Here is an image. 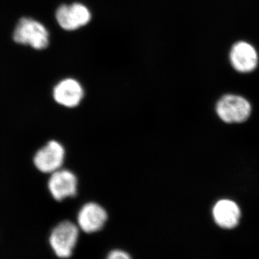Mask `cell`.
I'll return each mask as SVG.
<instances>
[{"mask_svg": "<svg viewBox=\"0 0 259 259\" xmlns=\"http://www.w3.org/2000/svg\"><path fill=\"white\" fill-rule=\"evenodd\" d=\"M56 18L59 25L66 30H74L86 25L91 20V13L80 3L63 5L58 8Z\"/></svg>", "mask_w": 259, "mask_h": 259, "instance_id": "cell-6", "label": "cell"}, {"mask_svg": "<svg viewBox=\"0 0 259 259\" xmlns=\"http://www.w3.org/2000/svg\"><path fill=\"white\" fill-rule=\"evenodd\" d=\"M13 39L18 44L41 50L49 46V34L41 23L33 19L23 18L15 27Z\"/></svg>", "mask_w": 259, "mask_h": 259, "instance_id": "cell-2", "label": "cell"}, {"mask_svg": "<svg viewBox=\"0 0 259 259\" xmlns=\"http://www.w3.org/2000/svg\"><path fill=\"white\" fill-rule=\"evenodd\" d=\"M64 158V146L57 141H51L35 153L34 163L39 171L52 174L60 169Z\"/></svg>", "mask_w": 259, "mask_h": 259, "instance_id": "cell-4", "label": "cell"}, {"mask_svg": "<svg viewBox=\"0 0 259 259\" xmlns=\"http://www.w3.org/2000/svg\"><path fill=\"white\" fill-rule=\"evenodd\" d=\"M216 111L221 120L228 123L244 122L251 112V106L245 98L238 95L223 96L216 107Z\"/></svg>", "mask_w": 259, "mask_h": 259, "instance_id": "cell-3", "label": "cell"}, {"mask_svg": "<svg viewBox=\"0 0 259 259\" xmlns=\"http://www.w3.org/2000/svg\"><path fill=\"white\" fill-rule=\"evenodd\" d=\"M105 259H133L128 253L120 249L112 250Z\"/></svg>", "mask_w": 259, "mask_h": 259, "instance_id": "cell-11", "label": "cell"}, {"mask_svg": "<svg viewBox=\"0 0 259 259\" xmlns=\"http://www.w3.org/2000/svg\"><path fill=\"white\" fill-rule=\"evenodd\" d=\"M53 94L58 104L72 108L79 105L83 98V90L76 80L66 79L56 85Z\"/></svg>", "mask_w": 259, "mask_h": 259, "instance_id": "cell-9", "label": "cell"}, {"mask_svg": "<svg viewBox=\"0 0 259 259\" xmlns=\"http://www.w3.org/2000/svg\"><path fill=\"white\" fill-rule=\"evenodd\" d=\"M213 218L218 226L224 229H233L241 219V209L238 204L229 199L218 201L213 207Z\"/></svg>", "mask_w": 259, "mask_h": 259, "instance_id": "cell-10", "label": "cell"}, {"mask_svg": "<svg viewBox=\"0 0 259 259\" xmlns=\"http://www.w3.org/2000/svg\"><path fill=\"white\" fill-rule=\"evenodd\" d=\"M79 236V226L71 221H63L51 231L49 243L56 256L68 258L74 253Z\"/></svg>", "mask_w": 259, "mask_h": 259, "instance_id": "cell-1", "label": "cell"}, {"mask_svg": "<svg viewBox=\"0 0 259 259\" xmlns=\"http://www.w3.org/2000/svg\"><path fill=\"white\" fill-rule=\"evenodd\" d=\"M77 179L74 174L61 168L51 174L48 183L49 192L57 201L74 197L77 192Z\"/></svg>", "mask_w": 259, "mask_h": 259, "instance_id": "cell-7", "label": "cell"}, {"mask_svg": "<svg viewBox=\"0 0 259 259\" xmlns=\"http://www.w3.org/2000/svg\"><path fill=\"white\" fill-rule=\"evenodd\" d=\"M107 220L106 210L95 202H89L80 209L77 215L79 229L86 233H94L103 228Z\"/></svg>", "mask_w": 259, "mask_h": 259, "instance_id": "cell-8", "label": "cell"}, {"mask_svg": "<svg viewBox=\"0 0 259 259\" xmlns=\"http://www.w3.org/2000/svg\"><path fill=\"white\" fill-rule=\"evenodd\" d=\"M230 61L233 69L246 74L256 69L258 64V54L256 49L249 42L238 41L230 51Z\"/></svg>", "mask_w": 259, "mask_h": 259, "instance_id": "cell-5", "label": "cell"}]
</instances>
